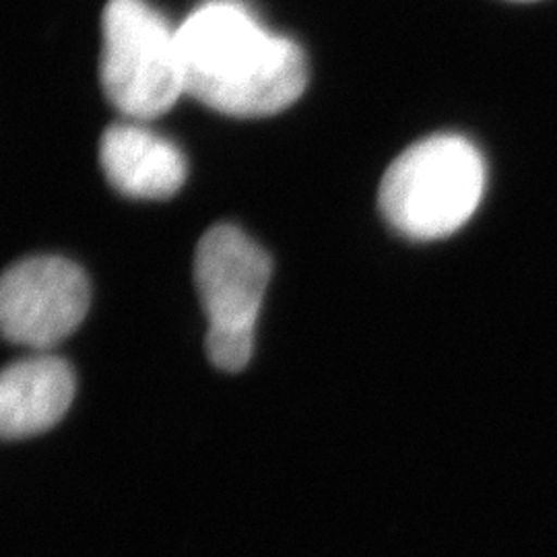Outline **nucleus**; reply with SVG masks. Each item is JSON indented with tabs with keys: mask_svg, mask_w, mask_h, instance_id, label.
Segmentation results:
<instances>
[{
	"mask_svg": "<svg viewBox=\"0 0 557 557\" xmlns=\"http://www.w3.org/2000/svg\"><path fill=\"white\" fill-rule=\"evenodd\" d=\"M100 165L114 190L139 200L174 197L188 174L186 158L172 140L133 120L106 128Z\"/></svg>",
	"mask_w": 557,
	"mask_h": 557,
	"instance_id": "6",
	"label": "nucleus"
},
{
	"mask_svg": "<svg viewBox=\"0 0 557 557\" xmlns=\"http://www.w3.org/2000/svg\"><path fill=\"white\" fill-rule=\"evenodd\" d=\"M517 2H531V0H517Z\"/></svg>",
	"mask_w": 557,
	"mask_h": 557,
	"instance_id": "8",
	"label": "nucleus"
},
{
	"mask_svg": "<svg viewBox=\"0 0 557 557\" xmlns=\"http://www.w3.org/2000/svg\"><path fill=\"white\" fill-rule=\"evenodd\" d=\"M186 96L236 119L287 110L308 85L298 44L267 29L242 0H205L178 27Z\"/></svg>",
	"mask_w": 557,
	"mask_h": 557,
	"instance_id": "1",
	"label": "nucleus"
},
{
	"mask_svg": "<svg viewBox=\"0 0 557 557\" xmlns=\"http://www.w3.org/2000/svg\"><path fill=\"white\" fill-rule=\"evenodd\" d=\"M485 178V161L471 140L434 135L391 163L380 182V211L407 238H446L475 215Z\"/></svg>",
	"mask_w": 557,
	"mask_h": 557,
	"instance_id": "2",
	"label": "nucleus"
},
{
	"mask_svg": "<svg viewBox=\"0 0 557 557\" xmlns=\"http://www.w3.org/2000/svg\"><path fill=\"white\" fill-rule=\"evenodd\" d=\"M273 262L239 227L213 225L195 252V283L207 317V356L223 372H239L255 349V329Z\"/></svg>",
	"mask_w": 557,
	"mask_h": 557,
	"instance_id": "4",
	"label": "nucleus"
},
{
	"mask_svg": "<svg viewBox=\"0 0 557 557\" xmlns=\"http://www.w3.org/2000/svg\"><path fill=\"white\" fill-rule=\"evenodd\" d=\"M101 36V87L126 119H160L186 94L178 27L147 0H110Z\"/></svg>",
	"mask_w": 557,
	"mask_h": 557,
	"instance_id": "3",
	"label": "nucleus"
},
{
	"mask_svg": "<svg viewBox=\"0 0 557 557\" xmlns=\"http://www.w3.org/2000/svg\"><path fill=\"white\" fill-rule=\"evenodd\" d=\"M75 386L73 368L48 354L7 366L0 379L2 438H32L54 428L75 398Z\"/></svg>",
	"mask_w": 557,
	"mask_h": 557,
	"instance_id": "7",
	"label": "nucleus"
},
{
	"mask_svg": "<svg viewBox=\"0 0 557 557\" xmlns=\"http://www.w3.org/2000/svg\"><path fill=\"white\" fill-rule=\"evenodd\" d=\"M89 301V281L73 260H20L0 281V326L11 343L44 354L79 329Z\"/></svg>",
	"mask_w": 557,
	"mask_h": 557,
	"instance_id": "5",
	"label": "nucleus"
}]
</instances>
